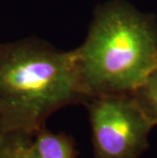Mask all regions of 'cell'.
Masks as SVG:
<instances>
[{
  "instance_id": "3957f363",
  "label": "cell",
  "mask_w": 157,
  "mask_h": 158,
  "mask_svg": "<svg viewBox=\"0 0 157 158\" xmlns=\"http://www.w3.org/2000/svg\"><path fill=\"white\" fill-rule=\"evenodd\" d=\"M95 158H139L155 126L133 95H105L85 103Z\"/></svg>"
},
{
  "instance_id": "8992f818",
  "label": "cell",
  "mask_w": 157,
  "mask_h": 158,
  "mask_svg": "<svg viewBox=\"0 0 157 158\" xmlns=\"http://www.w3.org/2000/svg\"><path fill=\"white\" fill-rule=\"evenodd\" d=\"M153 123L157 124V64L144 84L133 94Z\"/></svg>"
},
{
  "instance_id": "6da1fadb",
  "label": "cell",
  "mask_w": 157,
  "mask_h": 158,
  "mask_svg": "<svg viewBox=\"0 0 157 158\" xmlns=\"http://www.w3.org/2000/svg\"><path fill=\"white\" fill-rule=\"evenodd\" d=\"M89 100L75 49L34 37L0 44V127L33 136L57 110Z\"/></svg>"
},
{
  "instance_id": "277c9868",
  "label": "cell",
  "mask_w": 157,
  "mask_h": 158,
  "mask_svg": "<svg viewBox=\"0 0 157 158\" xmlns=\"http://www.w3.org/2000/svg\"><path fill=\"white\" fill-rule=\"evenodd\" d=\"M31 158H76L75 141L64 133H53L45 126L32 136Z\"/></svg>"
},
{
  "instance_id": "7a4b0ae2",
  "label": "cell",
  "mask_w": 157,
  "mask_h": 158,
  "mask_svg": "<svg viewBox=\"0 0 157 158\" xmlns=\"http://www.w3.org/2000/svg\"><path fill=\"white\" fill-rule=\"evenodd\" d=\"M75 52L89 99L133 95L157 64V25L126 3L110 1L95 10Z\"/></svg>"
},
{
  "instance_id": "5b68a950",
  "label": "cell",
  "mask_w": 157,
  "mask_h": 158,
  "mask_svg": "<svg viewBox=\"0 0 157 158\" xmlns=\"http://www.w3.org/2000/svg\"><path fill=\"white\" fill-rule=\"evenodd\" d=\"M32 136L12 133L0 127V158H31Z\"/></svg>"
}]
</instances>
